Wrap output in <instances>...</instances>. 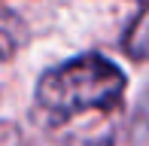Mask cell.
<instances>
[{
    "label": "cell",
    "mask_w": 149,
    "mask_h": 146,
    "mask_svg": "<svg viewBox=\"0 0 149 146\" xmlns=\"http://www.w3.org/2000/svg\"><path fill=\"white\" fill-rule=\"evenodd\" d=\"M125 73L104 55H79L52 67L37 82V107L49 125H64L79 113H113L125 97Z\"/></svg>",
    "instance_id": "6da1fadb"
},
{
    "label": "cell",
    "mask_w": 149,
    "mask_h": 146,
    "mask_svg": "<svg viewBox=\"0 0 149 146\" xmlns=\"http://www.w3.org/2000/svg\"><path fill=\"white\" fill-rule=\"evenodd\" d=\"M122 46H125V52L134 61H149V0H146L143 12L134 18V24L128 28Z\"/></svg>",
    "instance_id": "7a4b0ae2"
},
{
    "label": "cell",
    "mask_w": 149,
    "mask_h": 146,
    "mask_svg": "<svg viewBox=\"0 0 149 146\" xmlns=\"http://www.w3.org/2000/svg\"><path fill=\"white\" fill-rule=\"evenodd\" d=\"M22 37H24V28H22V22H18V15L0 9V61H9L18 52Z\"/></svg>",
    "instance_id": "3957f363"
},
{
    "label": "cell",
    "mask_w": 149,
    "mask_h": 146,
    "mask_svg": "<svg viewBox=\"0 0 149 146\" xmlns=\"http://www.w3.org/2000/svg\"><path fill=\"white\" fill-rule=\"evenodd\" d=\"M82 146H113L110 140H88V143H82Z\"/></svg>",
    "instance_id": "277c9868"
}]
</instances>
